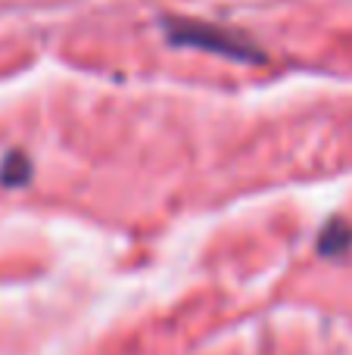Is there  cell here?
Wrapping results in <instances>:
<instances>
[{
    "mask_svg": "<svg viewBox=\"0 0 352 355\" xmlns=\"http://www.w3.org/2000/svg\"><path fill=\"white\" fill-rule=\"evenodd\" d=\"M31 178V162L25 153H19V150H12V153L3 156V162H0V184H6V187H19V184H25Z\"/></svg>",
    "mask_w": 352,
    "mask_h": 355,
    "instance_id": "obj_2",
    "label": "cell"
},
{
    "mask_svg": "<svg viewBox=\"0 0 352 355\" xmlns=\"http://www.w3.org/2000/svg\"><path fill=\"white\" fill-rule=\"evenodd\" d=\"M166 35H168V41L178 44V47L206 50V53L225 56V60H237V62H262L265 60L249 41H243V37L231 35V31H225V28H215V25L193 22V19H168Z\"/></svg>",
    "mask_w": 352,
    "mask_h": 355,
    "instance_id": "obj_1",
    "label": "cell"
}]
</instances>
